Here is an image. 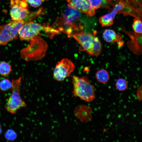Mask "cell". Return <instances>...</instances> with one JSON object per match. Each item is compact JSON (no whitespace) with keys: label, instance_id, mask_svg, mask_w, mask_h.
I'll use <instances>...</instances> for the list:
<instances>
[{"label":"cell","instance_id":"obj_17","mask_svg":"<svg viewBox=\"0 0 142 142\" xmlns=\"http://www.w3.org/2000/svg\"><path fill=\"white\" fill-rule=\"evenodd\" d=\"M12 82L8 79L4 78L0 82V89L3 91H6L11 87Z\"/></svg>","mask_w":142,"mask_h":142},{"label":"cell","instance_id":"obj_21","mask_svg":"<svg viewBox=\"0 0 142 142\" xmlns=\"http://www.w3.org/2000/svg\"><path fill=\"white\" fill-rule=\"evenodd\" d=\"M2 129H1V125L0 124V134L2 132Z\"/></svg>","mask_w":142,"mask_h":142},{"label":"cell","instance_id":"obj_6","mask_svg":"<svg viewBox=\"0 0 142 142\" xmlns=\"http://www.w3.org/2000/svg\"><path fill=\"white\" fill-rule=\"evenodd\" d=\"M25 23L24 20L12 21L0 26V45H5L17 38L19 31Z\"/></svg>","mask_w":142,"mask_h":142},{"label":"cell","instance_id":"obj_2","mask_svg":"<svg viewBox=\"0 0 142 142\" xmlns=\"http://www.w3.org/2000/svg\"><path fill=\"white\" fill-rule=\"evenodd\" d=\"M72 82L73 86V95L87 102L93 101L95 98L94 86L91 85L87 76L79 77L74 75Z\"/></svg>","mask_w":142,"mask_h":142},{"label":"cell","instance_id":"obj_18","mask_svg":"<svg viewBox=\"0 0 142 142\" xmlns=\"http://www.w3.org/2000/svg\"><path fill=\"white\" fill-rule=\"evenodd\" d=\"M5 137L7 140L12 141L16 139L17 134L13 130L9 129L6 131L5 134Z\"/></svg>","mask_w":142,"mask_h":142},{"label":"cell","instance_id":"obj_10","mask_svg":"<svg viewBox=\"0 0 142 142\" xmlns=\"http://www.w3.org/2000/svg\"><path fill=\"white\" fill-rule=\"evenodd\" d=\"M131 39L128 43V45L130 49L135 54L140 55L142 53L141 34L134 32V34L127 33Z\"/></svg>","mask_w":142,"mask_h":142},{"label":"cell","instance_id":"obj_9","mask_svg":"<svg viewBox=\"0 0 142 142\" xmlns=\"http://www.w3.org/2000/svg\"><path fill=\"white\" fill-rule=\"evenodd\" d=\"M69 7L86 13L89 16H93L95 10L92 8L89 0H67Z\"/></svg>","mask_w":142,"mask_h":142},{"label":"cell","instance_id":"obj_19","mask_svg":"<svg viewBox=\"0 0 142 142\" xmlns=\"http://www.w3.org/2000/svg\"><path fill=\"white\" fill-rule=\"evenodd\" d=\"M31 6L37 7L39 6L44 0H26Z\"/></svg>","mask_w":142,"mask_h":142},{"label":"cell","instance_id":"obj_15","mask_svg":"<svg viewBox=\"0 0 142 142\" xmlns=\"http://www.w3.org/2000/svg\"><path fill=\"white\" fill-rule=\"evenodd\" d=\"M132 28L134 32L138 34H142V23L140 20L136 18L132 24Z\"/></svg>","mask_w":142,"mask_h":142},{"label":"cell","instance_id":"obj_4","mask_svg":"<svg viewBox=\"0 0 142 142\" xmlns=\"http://www.w3.org/2000/svg\"><path fill=\"white\" fill-rule=\"evenodd\" d=\"M116 3L113 4V7L110 12L101 17L99 22L103 26L107 27L111 25L116 14L119 13L129 14L136 17L133 11L136 10L131 7L130 0H117Z\"/></svg>","mask_w":142,"mask_h":142},{"label":"cell","instance_id":"obj_5","mask_svg":"<svg viewBox=\"0 0 142 142\" xmlns=\"http://www.w3.org/2000/svg\"><path fill=\"white\" fill-rule=\"evenodd\" d=\"M22 76L15 80H13L11 87L12 93L8 99L6 109L8 112L14 114L19 109L26 106V104L20 95V87Z\"/></svg>","mask_w":142,"mask_h":142},{"label":"cell","instance_id":"obj_14","mask_svg":"<svg viewBox=\"0 0 142 142\" xmlns=\"http://www.w3.org/2000/svg\"><path fill=\"white\" fill-rule=\"evenodd\" d=\"M12 70L11 66L8 63L4 61L0 63V75L1 76L9 75Z\"/></svg>","mask_w":142,"mask_h":142},{"label":"cell","instance_id":"obj_1","mask_svg":"<svg viewBox=\"0 0 142 142\" xmlns=\"http://www.w3.org/2000/svg\"><path fill=\"white\" fill-rule=\"evenodd\" d=\"M80 44L79 50L85 51L89 54L98 56L101 53L102 45L94 33H84L83 31L71 34Z\"/></svg>","mask_w":142,"mask_h":142},{"label":"cell","instance_id":"obj_11","mask_svg":"<svg viewBox=\"0 0 142 142\" xmlns=\"http://www.w3.org/2000/svg\"><path fill=\"white\" fill-rule=\"evenodd\" d=\"M103 36L105 40L108 42H121L122 38L121 35L112 29L105 30L103 33Z\"/></svg>","mask_w":142,"mask_h":142},{"label":"cell","instance_id":"obj_20","mask_svg":"<svg viewBox=\"0 0 142 142\" xmlns=\"http://www.w3.org/2000/svg\"><path fill=\"white\" fill-rule=\"evenodd\" d=\"M142 86L141 85L138 88L137 92V97L138 100L141 101L142 99Z\"/></svg>","mask_w":142,"mask_h":142},{"label":"cell","instance_id":"obj_8","mask_svg":"<svg viewBox=\"0 0 142 142\" xmlns=\"http://www.w3.org/2000/svg\"><path fill=\"white\" fill-rule=\"evenodd\" d=\"M75 68L74 64L70 60L63 59L56 65L53 72L54 77L57 81H63L70 75Z\"/></svg>","mask_w":142,"mask_h":142},{"label":"cell","instance_id":"obj_7","mask_svg":"<svg viewBox=\"0 0 142 142\" xmlns=\"http://www.w3.org/2000/svg\"><path fill=\"white\" fill-rule=\"evenodd\" d=\"M10 15L12 21L24 20L30 12L26 0H11Z\"/></svg>","mask_w":142,"mask_h":142},{"label":"cell","instance_id":"obj_13","mask_svg":"<svg viewBox=\"0 0 142 142\" xmlns=\"http://www.w3.org/2000/svg\"><path fill=\"white\" fill-rule=\"evenodd\" d=\"M95 77L99 82L104 83L108 81L109 79V75L107 70L104 69H101L96 72Z\"/></svg>","mask_w":142,"mask_h":142},{"label":"cell","instance_id":"obj_3","mask_svg":"<svg viewBox=\"0 0 142 142\" xmlns=\"http://www.w3.org/2000/svg\"><path fill=\"white\" fill-rule=\"evenodd\" d=\"M42 32L53 36L59 33L58 30L48 25H42L31 21L24 23L19 31L18 36L21 40L29 42L36 37H40Z\"/></svg>","mask_w":142,"mask_h":142},{"label":"cell","instance_id":"obj_12","mask_svg":"<svg viewBox=\"0 0 142 142\" xmlns=\"http://www.w3.org/2000/svg\"><path fill=\"white\" fill-rule=\"evenodd\" d=\"M92 7L95 9L100 8L110 9L112 0H89Z\"/></svg>","mask_w":142,"mask_h":142},{"label":"cell","instance_id":"obj_16","mask_svg":"<svg viewBox=\"0 0 142 142\" xmlns=\"http://www.w3.org/2000/svg\"><path fill=\"white\" fill-rule=\"evenodd\" d=\"M115 85L118 90L120 91H122L125 90L127 88L128 83L125 79L120 78L117 80Z\"/></svg>","mask_w":142,"mask_h":142}]
</instances>
